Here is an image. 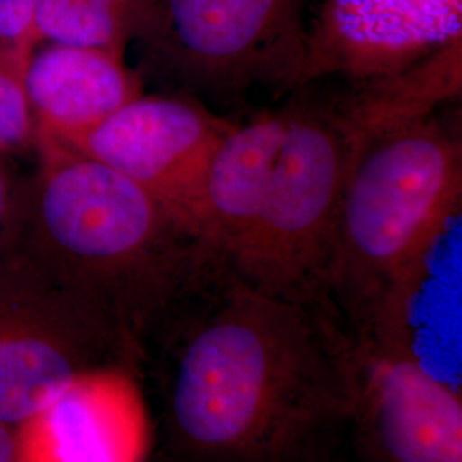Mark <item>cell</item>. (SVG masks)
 <instances>
[{"label": "cell", "mask_w": 462, "mask_h": 462, "mask_svg": "<svg viewBox=\"0 0 462 462\" xmlns=\"http://www.w3.org/2000/svg\"><path fill=\"white\" fill-rule=\"evenodd\" d=\"M166 429L185 462H329L349 433L351 337L330 315L204 267L165 328Z\"/></svg>", "instance_id": "cell-1"}, {"label": "cell", "mask_w": 462, "mask_h": 462, "mask_svg": "<svg viewBox=\"0 0 462 462\" xmlns=\"http://www.w3.org/2000/svg\"><path fill=\"white\" fill-rule=\"evenodd\" d=\"M34 152L7 247L143 349L215 259L114 168L50 137Z\"/></svg>", "instance_id": "cell-2"}, {"label": "cell", "mask_w": 462, "mask_h": 462, "mask_svg": "<svg viewBox=\"0 0 462 462\" xmlns=\"http://www.w3.org/2000/svg\"><path fill=\"white\" fill-rule=\"evenodd\" d=\"M437 116L353 152L328 276L330 312L349 336L370 329L413 282L462 202L461 143Z\"/></svg>", "instance_id": "cell-3"}, {"label": "cell", "mask_w": 462, "mask_h": 462, "mask_svg": "<svg viewBox=\"0 0 462 462\" xmlns=\"http://www.w3.org/2000/svg\"><path fill=\"white\" fill-rule=\"evenodd\" d=\"M293 91L264 211L228 269L269 295L332 315L328 276L353 143L332 91L315 83Z\"/></svg>", "instance_id": "cell-4"}, {"label": "cell", "mask_w": 462, "mask_h": 462, "mask_svg": "<svg viewBox=\"0 0 462 462\" xmlns=\"http://www.w3.org/2000/svg\"><path fill=\"white\" fill-rule=\"evenodd\" d=\"M309 0H156L143 67L175 93L236 95L300 84Z\"/></svg>", "instance_id": "cell-5"}, {"label": "cell", "mask_w": 462, "mask_h": 462, "mask_svg": "<svg viewBox=\"0 0 462 462\" xmlns=\"http://www.w3.org/2000/svg\"><path fill=\"white\" fill-rule=\"evenodd\" d=\"M143 349L13 248L0 252V420L19 427L69 382Z\"/></svg>", "instance_id": "cell-6"}, {"label": "cell", "mask_w": 462, "mask_h": 462, "mask_svg": "<svg viewBox=\"0 0 462 462\" xmlns=\"http://www.w3.org/2000/svg\"><path fill=\"white\" fill-rule=\"evenodd\" d=\"M349 337V435L365 462H462L461 391L430 370L413 334Z\"/></svg>", "instance_id": "cell-7"}, {"label": "cell", "mask_w": 462, "mask_h": 462, "mask_svg": "<svg viewBox=\"0 0 462 462\" xmlns=\"http://www.w3.org/2000/svg\"><path fill=\"white\" fill-rule=\"evenodd\" d=\"M231 125L196 97L143 93L72 148L139 185L198 240L204 173Z\"/></svg>", "instance_id": "cell-8"}, {"label": "cell", "mask_w": 462, "mask_h": 462, "mask_svg": "<svg viewBox=\"0 0 462 462\" xmlns=\"http://www.w3.org/2000/svg\"><path fill=\"white\" fill-rule=\"evenodd\" d=\"M461 40L462 0H320L298 86L394 74Z\"/></svg>", "instance_id": "cell-9"}, {"label": "cell", "mask_w": 462, "mask_h": 462, "mask_svg": "<svg viewBox=\"0 0 462 462\" xmlns=\"http://www.w3.org/2000/svg\"><path fill=\"white\" fill-rule=\"evenodd\" d=\"M17 462H144L148 414L127 365L69 382L16 427Z\"/></svg>", "instance_id": "cell-10"}, {"label": "cell", "mask_w": 462, "mask_h": 462, "mask_svg": "<svg viewBox=\"0 0 462 462\" xmlns=\"http://www.w3.org/2000/svg\"><path fill=\"white\" fill-rule=\"evenodd\" d=\"M24 84L36 137L69 146L144 93V79L125 64V55L62 43L33 50Z\"/></svg>", "instance_id": "cell-11"}, {"label": "cell", "mask_w": 462, "mask_h": 462, "mask_svg": "<svg viewBox=\"0 0 462 462\" xmlns=\"http://www.w3.org/2000/svg\"><path fill=\"white\" fill-rule=\"evenodd\" d=\"M286 127L284 106L233 124L208 163L199 206L198 240L228 265L240 255L263 211Z\"/></svg>", "instance_id": "cell-12"}, {"label": "cell", "mask_w": 462, "mask_h": 462, "mask_svg": "<svg viewBox=\"0 0 462 462\" xmlns=\"http://www.w3.org/2000/svg\"><path fill=\"white\" fill-rule=\"evenodd\" d=\"M334 91L353 151L435 116L461 93L462 40L414 66L372 79H343Z\"/></svg>", "instance_id": "cell-13"}, {"label": "cell", "mask_w": 462, "mask_h": 462, "mask_svg": "<svg viewBox=\"0 0 462 462\" xmlns=\"http://www.w3.org/2000/svg\"><path fill=\"white\" fill-rule=\"evenodd\" d=\"M156 0H40L34 40L125 55L148 30Z\"/></svg>", "instance_id": "cell-14"}, {"label": "cell", "mask_w": 462, "mask_h": 462, "mask_svg": "<svg viewBox=\"0 0 462 462\" xmlns=\"http://www.w3.org/2000/svg\"><path fill=\"white\" fill-rule=\"evenodd\" d=\"M28 60L0 42V152L11 158L36 148V125L24 84Z\"/></svg>", "instance_id": "cell-15"}, {"label": "cell", "mask_w": 462, "mask_h": 462, "mask_svg": "<svg viewBox=\"0 0 462 462\" xmlns=\"http://www.w3.org/2000/svg\"><path fill=\"white\" fill-rule=\"evenodd\" d=\"M40 0H0V42L30 59L38 47L34 14Z\"/></svg>", "instance_id": "cell-16"}, {"label": "cell", "mask_w": 462, "mask_h": 462, "mask_svg": "<svg viewBox=\"0 0 462 462\" xmlns=\"http://www.w3.org/2000/svg\"><path fill=\"white\" fill-rule=\"evenodd\" d=\"M21 180L11 166V156L0 152V252L9 244Z\"/></svg>", "instance_id": "cell-17"}, {"label": "cell", "mask_w": 462, "mask_h": 462, "mask_svg": "<svg viewBox=\"0 0 462 462\" xmlns=\"http://www.w3.org/2000/svg\"><path fill=\"white\" fill-rule=\"evenodd\" d=\"M0 462H17L16 429L0 420Z\"/></svg>", "instance_id": "cell-18"}]
</instances>
